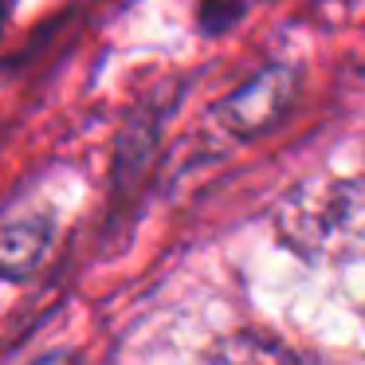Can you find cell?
Returning a JSON list of instances; mask_svg holds the SVG:
<instances>
[{"label":"cell","mask_w":365,"mask_h":365,"mask_svg":"<svg viewBox=\"0 0 365 365\" xmlns=\"http://www.w3.org/2000/svg\"><path fill=\"white\" fill-rule=\"evenodd\" d=\"M205 365H299V357L263 334H236V338L220 341L205 357Z\"/></svg>","instance_id":"obj_2"},{"label":"cell","mask_w":365,"mask_h":365,"mask_svg":"<svg viewBox=\"0 0 365 365\" xmlns=\"http://www.w3.org/2000/svg\"><path fill=\"white\" fill-rule=\"evenodd\" d=\"M244 4H247V0H200V16H205V28H212V32L228 28L232 20H240Z\"/></svg>","instance_id":"obj_3"},{"label":"cell","mask_w":365,"mask_h":365,"mask_svg":"<svg viewBox=\"0 0 365 365\" xmlns=\"http://www.w3.org/2000/svg\"><path fill=\"white\" fill-rule=\"evenodd\" d=\"M51 247V220L40 212L0 216V275L24 279L43 263Z\"/></svg>","instance_id":"obj_1"}]
</instances>
